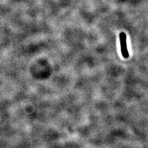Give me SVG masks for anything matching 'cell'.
<instances>
[{
	"label": "cell",
	"instance_id": "obj_1",
	"mask_svg": "<svg viewBox=\"0 0 148 148\" xmlns=\"http://www.w3.org/2000/svg\"><path fill=\"white\" fill-rule=\"evenodd\" d=\"M120 41L122 56L125 58H128L129 57V53L127 49L126 35L123 32H122L120 34Z\"/></svg>",
	"mask_w": 148,
	"mask_h": 148
}]
</instances>
